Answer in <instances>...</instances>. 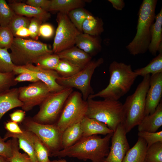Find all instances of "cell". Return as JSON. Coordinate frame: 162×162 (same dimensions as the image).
<instances>
[{"mask_svg":"<svg viewBox=\"0 0 162 162\" xmlns=\"http://www.w3.org/2000/svg\"><path fill=\"white\" fill-rule=\"evenodd\" d=\"M82 29L83 33L93 36H99L104 30V22L101 18L91 14L83 22Z\"/></svg>","mask_w":162,"mask_h":162,"instance_id":"4316f807","label":"cell"},{"mask_svg":"<svg viewBox=\"0 0 162 162\" xmlns=\"http://www.w3.org/2000/svg\"><path fill=\"white\" fill-rule=\"evenodd\" d=\"M113 134H107L103 138L98 135L82 137L72 146L53 153L50 157H68L85 161L89 160L92 162H104L109 152Z\"/></svg>","mask_w":162,"mask_h":162,"instance_id":"6da1fadb","label":"cell"},{"mask_svg":"<svg viewBox=\"0 0 162 162\" xmlns=\"http://www.w3.org/2000/svg\"><path fill=\"white\" fill-rule=\"evenodd\" d=\"M56 20L58 26L52 49L55 54L74 46L77 37L81 33L72 23L67 14L58 12Z\"/></svg>","mask_w":162,"mask_h":162,"instance_id":"8fae6325","label":"cell"},{"mask_svg":"<svg viewBox=\"0 0 162 162\" xmlns=\"http://www.w3.org/2000/svg\"><path fill=\"white\" fill-rule=\"evenodd\" d=\"M143 77L134 92L127 98L123 104L122 124L127 134L138 125L145 116L146 97L149 87L150 75Z\"/></svg>","mask_w":162,"mask_h":162,"instance_id":"277c9868","label":"cell"},{"mask_svg":"<svg viewBox=\"0 0 162 162\" xmlns=\"http://www.w3.org/2000/svg\"><path fill=\"white\" fill-rule=\"evenodd\" d=\"M0 162H10V158L0 156Z\"/></svg>","mask_w":162,"mask_h":162,"instance_id":"681fc988","label":"cell"},{"mask_svg":"<svg viewBox=\"0 0 162 162\" xmlns=\"http://www.w3.org/2000/svg\"><path fill=\"white\" fill-rule=\"evenodd\" d=\"M33 134L34 149L38 162L50 161L49 158L50 154L48 149L38 137Z\"/></svg>","mask_w":162,"mask_h":162,"instance_id":"1f68e13d","label":"cell"},{"mask_svg":"<svg viewBox=\"0 0 162 162\" xmlns=\"http://www.w3.org/2000/svg\"><path fill=\"white\" fill-rule=\"evenodd\" d=\"M14 36L8 27L0 26V48L9 49L12 44Z\"/></svg>","mask_w":162,"mask_h":162,"instance_id":"f35d334b","label":"cell"},{"mask_svg":"<svg viewBox=\"0 0 162 162\" xmlns=\"http://www.w3.org/2000/svg\"><path fill=\"white\" fill-rule=\"evenodd\" d=\"M12 154L10 158V162H32L27 154L19 151V143L17 138H12Z\"/></svg>","mask_w":162,"mask_h":162,"instance_id":"d590c367","label":"cell"},{"mask_svg":"<svg viewBox=\"0 0 162 162\" xmlns=\"http://www.w3.org/2000/svg\"><path fill=\"white\" fill-rule=\"evenodd\" d=\"M80 123L82 132V137L98 134L106 135L114 132L105 124L86 116Z\"/></svg>","mask_w":162,"mask_h":162,"instance_id":"44dd1931","label":"cell"},{"mask_svg":"<svg viewBox=\"0 0 162 162\" xmlns=\"http://www.w3.org/2000/svg\"><path fill=\"white\" fill-rule=\"evenodd\" d=\"M5 141L0 136V156L10 158L12 154V139Z\"/></svg>","mask_w":162,"mask_h":162,"instance_id":"60d3db41","label":"cell"},{"mask_svg":"<svg viewBox=\"0 0 162 162\" xmlns=\"http://www.w3.org/2000/svg\"><path fill=\"white\" fill-rule=\"evenodd\" d=\"M134 72L137 76L144 77L150 74L154 75L162 73V52L153 58L145 67L138 68Z\"/></svg>","mask_w":162,"mask_h":162,"instance_id":"83f0119b","label":"cell"},{"mask_svg":"<svg viewBox=\"0 0 162 162\" xmlns=\"http://www.w3.org/2000/svg\"><path fill=\"white\" fill-rule=\"evenodd\" d=\"M23 130V133L20 134H13L7 132L3 138L5 140L10 137L17 138L19 148L28 154L32 162H38L34 149L33 134L25 130Z\"/></svg>","mask_w":162,"mask_h":162,"instance_id":"d6986e66","label":"cell"},{"mask_svg":"<svg viewBox=\"0 0 162 162\" xmlns=\"http://www.w3.org/2000/svg\"><path fill=\"white\" fill-rule=\"evenodd\" d=\"M73 91L72 88H64L59 91L50 92L39 105V110L32 119L41 124H54L58 120L66 100Z\"/></svg>","mask_w":162,"mask_h":162,"instance_id":"52a82bcc","label":"cell"},{"mask_svg":"<svg viewBox=\"0 0 162 162\" xmlns=\"http://www.w3.org/2000/svg\"><path fill=\"white\" fill-rule=\"evenodd\" d=\"M157 0H143L138 13L136 35L126 46L133 56L145 53L148 50L151 41L150 28L154 22Z\"/></svg>","mask_w":162,"mask_h":162,"instance_id":"3957f363","label":"cell"},{"mask_svg":"<svg viewBox=\"0 0 162 162\" xmlns=\"http://www.w3.org/2000/svg\"><path fill=\"white\" fill-rule=\"evenodd\" d=\"M82 137V132L80 123L67 128L62 133V149L75 144Z\"/></svg>","mask_w":162,"mask_h":162,"instance_id":"484cf974","label":"cell"},{"mask_svg":"<svg viewBox=\"0 0 162 162\" xmlns=\"http://www.w3.org/2000/svg\"><path fill=\"white\" fill-rule=\"evenodd\" d=\"M4 127L8 132L15 134H22L23 130L22 129L18 123L11 121H8L4 125Z\"/></svg>","mask_w":162,"mask_h":162,"instance_id":"f6af8a7d","label":"cell"},{"mask_svg":"<svg viewBox=\"0 0 162 162\" xmlns=\"http://www.w3.org/2000/svg\"><path fill=\"white\" fill-rule=\"evenodd\" d=\"M18 88L19 98L23 104L21 108L25 112L40 105L50 93L47 86L40 81Z\"/></svg>","mask_w":162,"mask_h":162,"instance_id":"7c38bea8","label":"cell"},{"mask_svg":"<svg viewBox=\"0 0 162 162\" xmlns=\"http://www.w3.org/2000/svg\"><path fill=\"white\" fill-rule=\"evenodd\" d=\"M30 20L26 17L16 14L11 20L8 27L14 36L16 31L20 28L24 27L28 28Z\"/></svg>","mask_w":162,"mask_h":162,"instance_id":"8d00e7d4","label":"cell"},{"mask_svg":"<svg viewBox=\"0 0 162 162\" xmlns=\"http://www.w3.org/2000/svg\"><path fill=\"white\" fill-rule=\"evenodd\" d=\"M113 8L117 10H121L124 7L125 4L123 0H108Z\"/></svg>","mask_w":162,"mask_h":162,"instance_id":"c3c4849f","label":"cell"},{"mask_svg":"<svg viewBox=\"0 0 162 162\" xmlns=\"http://www.w3.org/2000/svg\"><path fill=\"white\" fill-rule=\"evenodd\" d=\"M144 162H162V142H156L147 148Z\"/></svg>","mask_w":162,"mask_h":162,"instance_id":"d6a6232c","label":"cell"},{"mask_svg":"<svg viewBox=\"0 0 162 162\" xmlns=\"http://www.w3.org/2000/svg\"><path fill=\"white\" fill-rule=\"evenodd\" d=\"M30 32L28 28L22 27L19 28L16 32L14 36L15 37L23 38L30 36Z\"/></svg>","mask_w":162,"mask_h":162,"instance_id":"7dc6e473","label":"cell"},{"mask_svg":"<svg viewBox=\"0 0 162 162\" xmlns=\"http://www.w3.org/2000/svg\"><path fill=\"white\" fill-rule=\"evenodd\" d=\"M22 66L33 74L39 81L45 83L50 92H57L64 88L57 83L56 80L60 76L55 70L41 69L33 64Z\"/></svg>","mask_w":162,"mask_h":162,"instance_id":"9a60e30c","label":"cell"},{"mask_svg":"<svg viewBox=\"0 0 162 162\" xmlns=\"http://www.w3.org/2000/svg\"><path fill=\"white\" fill-rule=\"evenodd\" d=\"M15 74L9 73L0 72V93L16 85L18 83L14 80Z\"/></svg>","mask_w":162,"mask_h":162,"instance_id":"74e56055","label":"cell"},{"mask_svg":"<svg viewBox=\"0 0 162 162\" xmlns=\"http://www.w3.org/2000/svg\"><path fill=\"white\" fill-rule=\"evenodd\" d=\"M10 49L12 61L16 66L33 64L40 56L53 53L46 44L17 37L14 38Z\"/></svg>","mask_w":162,"mask_h":162,"instance_id":"8992f818","label":"cell"},{"mask_svg":"<svg viewBox=\"0 0 162 162\" xmlns=\"http://www.w3.org/2000/svg\"><path fill=\"white\" fill-rule=\"evenodd\" d=\"M60 59L67 60L82 69L91 60L92 57L76 46L57 54Z\"/></svg>","mask_w":162,"mask_h":162,"instance_id":"7402d4cb","label":"cell"},{"mask_svg":"<svg viewBox=\"0 0 162 162\" xmlns=\"http://www.w3.org/2000/svg\"><path fill=\"white\" fill-rule=\"evenodd\" d=\"M138 135L145 140L147 143V148L156 142H162V131L155 132L139 131Z\"/></svg>","mask_w":162,"mask_h":162,"instance_id":"ab89813d","label":"cell"},{"mask_svg":"<svg viewBox=\"0 0 162 162\" xmlns=\"http://www.w3.org/2000/svg\"><path fill=\"white\" fill-rule=\"evenodd\" d=\"M52 162V161H50L49 162Z\"/></svg>","mask_w":162,"mask_h":162,"instance_id":"816d5d0a","label":"cell"},{"mask_svg":"<svg viewBox=\"0 0 162 162\" xmlns=\"http://www.w3.org/2000/svg\"><path fill=\"white\" fill-rule=\"evenodd\" d=\"M75 45L92 57L97 54L102 49L101 40L99 36H93L83 33L77 37Z\"/></svg>","mask_w":162,"mask_h":162,"instance_id":"e0dca14e","label":"cell"},{"mask_svg":"<svg viewBox=\"0 0 162 162\" xmlns=\"http://www.w3.org/2000/svg\"><path fill=\"white\" fill-rule=\"evenodd\" d=\"M51 0H27L26 4L32 6L40 8L48 12L50 7Z\"/></svg>","mask_w":162,"mask_h":162,"instance_id":"7bdbcfd3","label":"cell"},{"mask_svg":"<svg viewBox=\"0 0 162 162\" xmlns=\"http://www.w3.org/2000/svg\"><path fill=\"white\" fill-rule=\"evenodd\" d=\"M54 29L51 24L45 23L41 24L39 30V35L45 38L52 37L54 34Z\"/></svg>","mask_w":162,"mask_h":162,"instance_id":"ee69618b","label":"cell"},{"mask_svg":"<svg viewBox=\"0 0 162 162\" xmlns=\"http://www.w3.org/2000/svg\"><path fill=\"white\" fill-rule=\"evenodd\" d=\"M26 112L23 110H15L9 115L11 121L17 123L22 122L25 118Z\"/></svg>","mask_w":162,"mask_h":162,"instance_id":"bcb514c9","label":"cell"},{"mask_svg":"<svg viewBox=\"0 0 162 162\" xmlns=\"http://www.w3.org/2000/svg\"><path fill=\"white\" fill-rule=\"evenodd\" d=\"M162 73L150 76L146 100L145 116L153 113L162 100Z\"/></svg>","mask_w":162,"mask_h":162,"instance_id":"5bb4252c","label":"cell"},{"mask_svg":"<svg viewBox=\"0 0 162 162\" xmlns=\"http://www.w3.org/2000/svg\"><path fill=\"white\" fill-rule=\"evenodd\" d=\"M109 82L104 89L88 98L99 97L104 99L118 100L130 90L136 77L130 64L113 61L109 68Z\"/></svg>","mask_w":162,"mask_h":162,"instance_id":"7a4b0ae2","label":"cell"},{"mask_svg":"<svg viewBox=\"0 0 162 162\" xmlns=\"http://www.w3.org/2000/svg\"><path fill=\"white\" fill-rule=\"evenodd\" d=\"M16 14L4 0H0V26L7 27Z\"/></svg>","mask_w":162,"mask_h":162,"instance_id":"836d02e7","label":"cell"},{"mask_svg":"<svg viewBox=\"0 0 162 162\" xmlns=\"http://www.w3.org/2000/svg\"><path fill=\"white\" fill-rule=\"evenodd\" d=\"M126 134L122 124H119L113 134L109 152L104 162H122L130 148Z\"/></svg>","mask_w":162,"mask_h":162,"instance_id":"4fadbf2b","label":"cell"},{"mask_svg":"<svg viewBox=\"0 0 162 162\" xmlns=\"http://www.w3.org/2000/svg\"><path fill=\"white\" fill-rule=\"evenodd\" d=\"M60 58L57 54H45L39 57L34 62L35 66L44 69L55 70Z\"/></svg>","mask_w":162,"mask_h":162,"instance_id":"f1b7e54d","label":"cell"},{"mask_svg":"<svg viewBox=\"0 0 162 162\" xmlns=\"http://www.w3.org/2000/svg\"><path fill=\"white\" fill-rule=\"evenodd\" d=\"M86 116L106 124L114 132L122 120L123 104L118 100L104 99L95 100L88 98Z\"/></svg>","mask_w":162,"mask_h":162,"instance_id":"5b68a950","label":"cell"},{"mask_svg":"<svg viewBox=\"0 0 162 162\" xmlns=\"http://www.w3.org/2000/svg\"><path fill=\"white\" fill-rule=\"evenodd\" d=\"M23 104L19 98L18 88H10L0 93V121L8 111Z\"/></svg>","mask_w":162,"mask_h":162,"instance_id":"ffe728a7","label":"cell"},{"mask_svg":"<svg viewBox=\"0 0 162 162\" xmlns=\"http://www.w3.org/2000/svg\"><path fill=\"white\" fill-rule=\"evenodd\" d=\"M52 162H68L65 159H59L54 160L52 161Z\"/></svg>","mask_w":162,"mask_h":162,"instance_id":"f907efd6","label":"cell"},{"mask_svg":"<svg viewBox=\"0 0 162 162\" xmlns=\"http://www.w3.org/2000/svg\"><path fill=\"white\" fill-rule=\"evenodd\" d=\"M25 130L37 136L48 149L50 154L62 149V133L55 123L44 124L37 122L32 118H25L22 122Z\"/></svg>","mask_w":162,"mask_h":162,"instance_id":"30bf717a","label":"cell"},{"mask_svg":"<svg viewBox=\"0 0 162 162\" xmlns=\"http://www.w3.org/2000/svg\"><path fill=\"white\" fill-rule=\"evenodd\" d=\"M104 59L100 58L91 60L85 67L74 75L68 77L59 76L57 83L64 88H75L79 90L83 100L86 101L89 96L94 94L91 85L92 76L95 69L102 64Z\"/></svg>","mask_w":162,"mask_h":162,"instance_id":"9c48e42d","label":"cell"},{"mask_svg":"<svg viewBox=\"0 0 162 162\" xmlns=\"http://www.w3.org/2000/svg\"><path fill=\"white\" fill-rule=\"evenodd\" d=\"M91 14L83 8H79L71 11L67 15L75 27L80 32L82 33V23Z\"/></svg>","mask_w":162,"mask_h":162,"instance_id":"4dcf8cb0","label":"cell"},{"mask_svg":"<svg viewBox=\"0 0 162 162\" xmlns=\"http://www.w3.org/2000/svg\"><path fill=\"white\" fill-rule=\"evenodd\" d=\"M87 109V101L83 100L81 93L73 91L66 100L56 124L63 133L69 127L80 123L86 116Z\"/></svg>","mask_w":162,"mask_h":162,"instance_id":"ba28073f","label":"cell"},{"mask_svg":"<svg viewBox=\"0 0 162 162\" xmlns=\"http://www.w3.org/2000/svg\"><path fill=\"white\" fill-rule=\"evenodd\" d=\"M8 4L16 14L35 18L42 22L47 20L51 16L48 12L26 3L15 2Z\"/></svg>","mask_w":162,"mask_h":162,"instance_id":"2e32d148","label":"cell"},{"mask_svg":"<svg viewBox=\"0 0 162 162\" xmlns=\"http://www.w3.org/2000/svg\"><path fill=\"white\" fill-rule=\"evenodd\" d=\"M88 1L84 0H51L49 11H57L67 14L71 11L83 8Z\"/></svg>","mask_w":162,"mask_h":162,"instance_id":"d4e9b609","label":"cell"},{"mask_svg":"<svg viewBox=\"0 0 162 162\" xmlns=\"http://www.w3.org/2000/svg\"><path fill=\"white\" fill-rule=\"evenodd\" d=\"M162 125V101L153 113L144 116L138 126L139 131L157 132Z\"/></svg>","mask_w":162,"mask_h":162,"instance_id":"603a6c76","label":"cell"},{"mask_svg":"<svg viewBox=\"0 0 162 162\" xmlns=\"http://www.w3.org/2000/svg\"><path fill=\"white\" fill-rule=\"evenodd\" d=\"M42 22L38 19L33 18L30 20L28 28L30 32V37L34 40L38 39L39 35V30Z\"/></svg>","mask_w":162,"mask_h":162,"instance_id":"b9f144b4","label":"cell"},{"mask_svg":"<svg viewBox=\"0 0 162 162\" xmlns=\"http://www.w3.org/2000/svg\"><path fill=\"white\" fill-rule=\"evenodd\" d=\"M82 69L79 66L67 60L60 59L55 70L60 76L68 77L74 75Z\"/></svg>","mask_w":162,"mask_h":162,"instance_id":"f546056e","label":"cell"},{"mask_svg":"<svg viewBox=\"0 0 162 162\" xmlns=\"http://www.w3.org/2000/svg\"><path fill=\"white\" fill-rule=\"evenodd\" d=\"M147 150V143L139 137L135 145L126 153L122 162H144Z\"/></svg>","mask_w":162,"mask_h":162,"instance_id":"cb8c5ba5","label":"cell"},{"mask_svg":"<svg viewBox=\"0 0 162 162\" xmlns=\"http://www.w3.org/2000/svg\"><path fill=\"white\" fill-rule=\"evenodd\" d=\"M15 66L12 61L8 49L0 48V72H13Z\"/></svg>","mask_w":162,"mask_h":162,"instance_id":"e575fe53","label":"cell"},{"mask_svg":"<svg viewBox=\"0 0 162 162\" xmlns=\"http://www.w3.org/2000/svg\"><path fill=\"white\" fill-rule=\"evenodd\" d=\"M155 22L150 28L151 41L148 50L153 55L162 52V8L155 15Z\"/></svg>","mask_w":162,"mask_h":162,"instance_id":"ac0fdd59","label":"cell"}]
</instances>
